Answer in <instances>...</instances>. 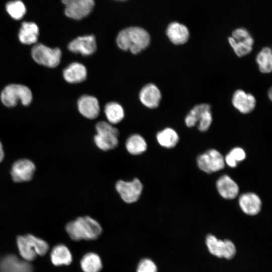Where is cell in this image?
<instances>
[{
	"mask_svg": "<svg viewBox=\"0 0 272 272\" xmlns=\"http://www.w3.org/2000/svg\"><path fill=\"white\" fill-rule=\"evenodd\" d=\"M39 36V28L37 24L32 22H24L20 29L18 38L20 41L26 45L37 42Z\"/></svg>",
	"mask_w": 272,
	"mask_h": 272,
	"instance_id": "obj_23",
	"label": "cell"
},
{
	"mask_svg": "<svg viewBox=\"0 0 272 272\" xmlns=\"http://www.w3.org/2000/svg\"><path fill=\"white\" fill-rule=\"evenodd\" d=\"M4 151L3 149V146L0 142V162H1L3 160L4 158Z\"/></svg>",
	"mask_w": 272,
	"mask_h": 272,
	"instance_id": "obj_33",
	"label": "cell"
},
{
	"mask_svg": "<svg viewBox=\"0 0 272 272\" xmlns=\"http://www.w3.org/2000/svg\"><path fill=\"white\" fill-rule=\"evenodd\" d=\"M68 49L75 53L88 56L93 54L96 50L97 44L93 35L79 36L69 43Z\"/></svg>",
	"mask_w": 272,
	"mask_h": 272,
	"instance_id": "obj_13",
	"label": "cell"
},
{
	"mask_svg": "<svg viewBox=\"0 0 272 272\" xmlns=\"http://www.w3.org/2000/svg\"><path fill=\"white\" fill-rule=\"evenodd\" d=\"M271 89L270 88L269 91H268V97L269 98V99L271 100V96H272V93H271Z\"/></svg>",
	"mask_w": 272,
	"mask_h": 272,
	"instance_id": "obj_34",
	"label": "cell"
},
{
	"mask_svg": "<svg viewBox=\"0 0 272 272\" xmlns=\"http://www.w3.org/2000/svg\"><path fill=\"white\" fill-rule=\"evenodd\" d=\"M52 263L55 266L69 265L73 260V256L68 247L59 244L55 246L50 253Z\"/></svg>",
	"mask_w": 272,
	"mask_h": 272,
	"instance_id": "obj_24",
	"label": "cell"
},
{
	"mask_svg": "<svg viewBox=\"0 0 272 272\" xmlns=\"http://www.w3.org/2000/svg\"><path fill=\"white\" fill-rule=\"evenodd\" d=\"M166 35L172 43L180 45L188 41L190 34L188 29L185 25L177 22H173L168 26Z\"/></svg>",
	"mask_w": 272,
	"mask_h": 272,
	"instance_id": "obj_19",
	"label": "cell"
},
{
	"mask_svg": "<svg viewBox=\"0 0 272 272\" xmlns=\"http://www.w3.org/2000/svg\"><path fill=\"white\" fill-rule=\"evenodd\" d=\"M118 1H125V0H118Z\"/></svg>",
	"mask_w": 272,
	"mask_h": 272,
	"instance_id": "obj_35",
	"label": "cell"
},
{
	"mask_svg": "<svg viewBox=\"0 0 272 272\" xmlns=\"http://www.w3.org/2000/svg\"><path fill=\"white\" fill-rule=\"evenodd\" d=\"M125 148L128 152L133 155H139L147 149V144L145 139L140 134H133L126 140Z\"/></svg>",
	"mask_w": 272,
	"mask_h": 272,
	"instance_id": "obj_26",
	"label": "cell"
},
{
	"mask_svg": "<svg viewBox=\"0 0 272 272\" xmlns=\"http://www.w3.org/2000/svg\"><path fill=\"white\" fill-rule=\"evenodd\" d=\"M256 61L260 72L268 74L272 70V53L270 47H264L257 54Z\"/></svg>",
	"mask_w": 272,
	"mask_h": 272,
	"instance_id": "obj_29",
	"label": "cell"
},
{
	"mask_svg": "<svg viewBox=\"0 0 272 272\" xmlns=\"http://www.w3.org/2000/svg\"><path fill=\"white\" fill-rule=\"evenodd\" d=\"M17 244L20 255L28 261L34 260L37 255H44L49 249L46 241L31 234L18 236Z\"/></svg>",
	"mask_w": 272,
	"mask_h": 272,
	"instance_id": "obj_3",
	"label": "cell"
},
{
	"mask_svg": "<svg viewBox=\"0 0 272 272\" xmlns=\"http://www.w3.org/2000/svg\"><path fill=\"white\" fill-rule=\"evenodd\" d=\"M206 244L209 252L218 257L231 259L236 254V247L230 240L218 239L215 236L210 234L206 237Z\"/></svg>",
	"mask_w": 272,
	"mask_h": 272,
	"instance_id": "obj_8",
	"label": "cell"
},
{
	"mask_svg": "<svg viewBox=\"0 0 272 272\" xmlns=\"http://www.w3.org/2000/svg\"><path fill=\"white\" fill-rule=\"evenodd\" d=\"M238 201L241 210L247 215H256L260 211L261 201L254 193L247 192L241 194Z\"/></svg>",
	"mask_w": 272,
	"mask_h": 272,
	"instance_id": "obj_20",
	"label": "cell"
},
{
	"mask_svg": "<svg viewBox=\"0 0 272 272\" xmlns=\"http://www.w3.org/2000/svg\"><path fill=\"white\" fill-rule=\"evenodd\" d=\"M211 108L209 104L201 103L194 106L188 113L197 123V128L201 131H207L212 124L213 117Z\"/></svg>",
	"mask_w": 272,
	"mask_h": 272,
	"instance_id": "obj_12",
	"label": "cell"
},
{
	"mask_svg": "<svg viewBox=\"0 0 272 272\" xmlns=\"http://www.w3.org/2000/svg\"><path fill=\"white\" fill-rule=\"evenodd\" d=\"M77 106L79 112L83 116L90 119L97 118L100 111L98 100L91 95L81 96L78 100Z\"/></svg>",
	"mask_w": 272,
	"mask_h": 272,
	"instance_id": "obj_16",
	"label": "cell"
},
{
	"mask_svg": "<svg viewBox=\"0 0 272 272\" xmlns=\"http://www.w3.org/2000/svg\"><path fill=\"white\" fill-rule=\"evenodd\" d=\"M32 93L27 86L17 84H10L2 90L1 100L7 107L15 106L18 101L25 105H29L32 100Z\"/></svg>",
	"mask_w": 272,
	"mask_h": 272,
	"instance_id": "obj_5",
	"label": "cell"
},
{
	"mask_svg": "<svg viewBox=\"0 0 272 272\" xmlns=\"http://www.w3.org/2000/svg\"><path fill=\"white\" fill-rule=\"evenodd\" d=\"M246 154L244 150L240 147H236L232 149L226 156L225 163L230 167H236L239 162L245 159Z\"/></svg>",
	"mask_w": 272,
	"mask_h": 272,
	"instance_id": "obj_31",
	"label": "cell"
},
{
	"mask_svg": "<svg viewBox=\"0 0 272 272\" xmlns=\"http://www.w3.org/2000/svg\"><path fill=\"white\" fill-rule=\"evenodd\" d=\"M228 42L236 55L241 57L252 51L254 39L247 29L239 28L232 32Z\"/></svg>",
	"mask_w": 272,
	"mask_h": 272,
	"instance_id": "obj_7",
	"label": "cell"
},
{
	"mask_svg": "<svg viewBox=\"0 0 272 272\" xmlns=\"http://www.w3.org/2000/svg\"><path fill=\"white\" fill-rule=\"evenodd\" d=\"M156 138L160 145L166 148L174 147L179 140L177 132L170 127L165 128L159 131L156 135Z\"/></svg>",
	"mask_w": 272,
	"mask_h": 272,
	"instance_id": "obj_28",
	"label": "cell"
},
{
	"mask_svg": "<svg viewBox=\"0 0 272 272\" xmlns=\"http://www.w3.org/2000/svg\"><path fill=\"white\" fill-rule=\"evenodd\" d=\"M139 98L144 106L153 109L159 105L162 99V94L156 85L149 83L144 86L141 90Z\"/></svg>",
	"mask_w": 272,
	"mask_h": 272,
	"instance_id": "obj_18",
	"label": "cell"
},
{
	"mask_svg": "<svg viewBox=\"0 0 272 272\" xmlns=\"http://www.w3.org/2000/svg\"><path fill=\"white\" fill-rule=\"evenodd\" d=\"M65 229L70 238L75 241L97 240L103 232L100 223L88 216L79 217L69 222Z\"/></svg>",
	"mask_w": 272,
	"mask_h": 272,
	"instance_id": "obj_1",
	"label": "cell"
},
{
	"mask_svg": "<svg viewBox=\"0 0 272 272\" xmlns=\"http://www.w3.org/2000/svg\"><path fill=\"white\" fill-rule=\"evenodd\" d=\"M63 77L65 81L69 83H79L86 79L87 70L82 63L73 62L64 69Z\"/></svg>",
	"mask_w": 272,
	"mask_h": 272,
	"instance_id": "obj_22",
	"label": "cell"
},
{
	"mask_svg": "<svg viewBox=\"0 0 272 272\" xmlns=\"http://www.w3.org/2000/svg\"><path fill=\"white\" fill-rule=\"evenodd\" d=\"M115 189L125 202L131 203L140 198L143 185L138 178H135L131 181L118 180L116 183Z\"/></svg>",
	"mask_w": 272,
	"mask_h": 272,
	"instance_id": "obj_10",
	"label": "cell"
},
{
	"mask_svg": "<svg viewBox=\"0 0 272 272\" xmlns=\"http://www.w3.org/2000/svg\"><path fill=\"white\" fill-rule=\"evenodd\" d=\"M233 106L242 114H248L255 108L256 100L251 93L238 89L236 90L232 97Z\"/></svg>",
	"mask_w": 272,
	"mask_h": 272,
	"instance_id": "obj_15",
	"label": "cell"
},
{
	"mask_svg": "<svg viewBox=\"0 0 272 272\" xmlns=\"http://www.w3.org/2000/svg\"><path fill=\"white\" fill-rule=\"evenodd\" d=\"M198 168L207 173H212L223 169L225 161L222 155L215 149H210L197 158Z\"/></svg>",
	"mask_w": 272,
	"mask_h": 272,
	"instance_id": "obj_9",
	"label": "cell"
},
{
	"mask_svg": "<svg viewBox=\"0 0 272 272\" xmlns=\"http://www.w3.org/2000/svg\"><path fill=\"white\" fill-rule=\"evenodd\" d=\"M118 47L124 51L129 50L137 54L150 44V36L144 29L139 27H129L121 30L116 39Z\"/></svg>",
	"mask_w": 272,
	"mask_h": 272,
	"instance_id": "obj_2",
	"label": "cell"
},
{
	"mask_svg": "<svg viewBox=\"0 0 272 272\" xmlns=\"http://www.w3.org/2000/svg\"><path fill=\"white\" fill-rule=\"evenodd\" d=\"M83 272H100L103 268V262L100 256L94 252L86 253L80 262Z\"/></svg>",
	"mask_w": 272,
	"mask_h": 272,
	"instance_id": "obj_25",
	"label": "cell"
},
{
	"mask_svg": "<svg viewBox=\"0 0 272 272\" xmlns=\"http://www.w3.org/2000/svg\"><path fill=\"white\" fill-rule=\"evenodd\" d=\"M216 186L219 193L225 199H234L238 194V184L227 175L220 177L217 181Z\"/></svg>",
	"mask_w": 272,
	"mask_h": 272,
	"instance_id": "obj_21",
	"label": "cell"
},
{
	"mask_svg": "<svg viewBox=\"0 0 272 272\" xmlns=\"http://www.w3.org/2000/svg\"><path fill=\"white\" fill-rule=\"evenodd\" d=\"M104 113L109 123L115 124L124 118V111L122 106L117 102H110L104 107Z\"/></svg>",
	"mask_w": 272,
	"mask_h": 272,
	"instance_id": "obj_27",
	"label": "cell"
},
{
	"mask_svg": "<svg viewBox=\"0 0 272 272\" xmlns=\"http://www.w3.org/2000/svg\"><path fill=\"white\" fill-rule=\"evenodd\" d=\"M156 263L150 258L145 257L141 259L137 266L136 272H157Z\"/></svg>",
	"mask_w": 272,
	"mask_h": 272,
	"instance_id": "obj_32",
	"label": "cell"
},
{
	"mask_svg": "<svg viewBox=\"0 0 272 272\" xmlns=\"http://www.w3.org/2000/svg\"><path fill=\"white\" fill-rule=\"evenodd\" d=\"M61 54L59 48H52L41 43L35 45L31 50L32 57L36 62L50 68L59 64Z\"/></svg>",
	"mask_w": 272,
	"mask_h": 272,
	"instance_id": "obj_6",
	"label": "cell"
},
{
	"mask_svg": "<svg viewBox=\"0 0 272 272\" xmlns=\"http://www.w3.org/2000/svg\"><path fill=\"white\" fill-rule=\"evenodd\" d=\"M65 5V15L75 20L82 19L90 14L93 10L94 0H61Z\"/></svg>",
	"mask_w": 272,
	"mask_h": 272,
	"instance_id": "obj_11",
	"label": "cell"
},
{
	"mask_svg": "<svg viewBox=\"0 0 272 272\" xmlns=\"http://www.w3.org/2000/svg\"><path fill=\"white\" fill-rule=\"evenodd\" d=\"M6 9L10 16L17 20L22 19L26 13L25 5L20 0L9 2L6 4Z\"/></svg>",
	"mask_w": 272,
	"mask_h": 272,
	"instance_id": "obj_30",
	"label": "cell"
},
{
	"mask_svg": "<svg viewBox=\"0 0 272 272\" xmlns=\"http://www.w3.org/2000/svg\"><path fill=\"white\" fill-rule=\"evenodd\" d=\"M35 170V166L32 161L28 159H21L14 163L11 174L15 182H25L32 179Z\"/></svg>",
	"mask_w": 272,
	"mask_h": 272,
	"instance_id": "obj_14",
	"label": "cell"
},
{
	"mask_svg": "<svg viewBox=\"0 0 272 272\" xmlns=\"http://www.w3.org/2000/svg\"><path fill=\"white\" fill-rule=\"evenodd\" d=\"M0 272H33V268L28 262L9 254L0 260Z\"/></svg>",
	"mask_w": 272,
	"mask_h": 272,
	"instance_id": "obj_17",
	"label": "cell"
},
{
	"mask_svg": "<svg viewBox=\"0 0 272 272\" xmlns=\"http://www.w3.org/2000/svg\"><path fill=\"white\" fill-rule=\"evenodd\" d=\"M96 134L94 141L101 150H112L118 145L119 130L107 121H100L96 124Z\"/></svg>",
	"mask_w": 272,
	"mask_h": 272,
	"instance_id": "obj_4",
	"label": "cell"
}]
</instances>
